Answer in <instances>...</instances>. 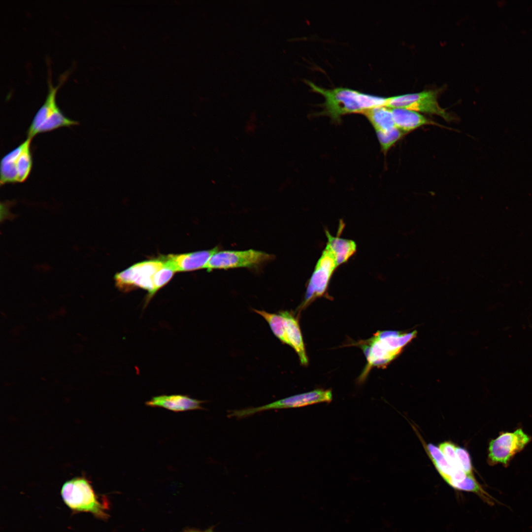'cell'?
Instances as JSON below:
<instances>
[{
  "mask_svg": "<svg viewBox=\"0 0 532 532\" xmlns=\"http://www.w3.org/2000/svg\"><path fill=\"white\" fill-rule=\"evenodd\" d=\"M219 251L218 247L210 250H201L180 254H169L161 256L165 266L173 271L183 272L205 268L211 257Z\"/></svg>",
  "mask_w": 532,
  "mask_h": 532,
  "instance_id": "cell-12",
  "label": "cell"
},
{
  "mask_svg": "<svg viewBox=\"0 0 532 532\" xmlns=\"http://www.w3.org/2000/svg\"><path fill=\"white\" fill-rule=\"evenodd\" d=\"M328 242L326 246L333 253L337 266L346 262L356 252V244L351 240L332 235L326 231Z\"/></svg>",
  "mask_w": 532,
  "mask_h": 532,
  "instance_id": "cell-16",
  "label": "cell"
},
{
  "mask_svg": "<svg viewBox=\"0 0 532 532\" xmlns=\"http://www.w3.org/2000/svg\"><path fill=\"white\" fill-rule=\"evenodd\" d=\"M426 449L437 471L447 483L453 475L454 468L449 464L438 447L430 443L427 445Z\"/></svg>",
  "mask_w": 532,
  "mask_h": 532,
  "instance_id": "cell-18",
  "label": "cell"
},
{
  "mask_svg": "<svg viewBox=\"0 0 532 532\" xmlns=\"http://www.w3.org/2000/svg\"><path fill=\"white\" fill-rule=\"evenodd\" d=\"M438 448L452 467L454 468H461L457 459L455 444L450 441H445L441 443Z\"/></svg>",
  "mask_w": 532,
  "mask_h": 532,
  "instance_id": "cell-22",
  "label": "cell"
},
{
  "mask_svg": "<svg viewBox=\"0 0 532 532\" xmlns=\"http://www.w3.org/2000/svg\"><path fill=\"white\" fill-rule=\"evenodd\" d=\"M365 115L376 132H387L395 128L391 108L386 106H378L364 111Z\"/></svg>",
  "mask_w": 532,
  "mask_h": 532,
  "instance_id": "cell-17",
  "label": "cell"
},
{
  "mask_svg": "<svg viewBox=\"0 0 532 532\" xmlns=\"http://www.w3.org/2000/svg\"><path fill=\"white\" fill-rule=\"evenodd\" d=\"M311 90L321 94L325 98L320 113L329 116L339 122L341 116L351 113H361L366 110L378 106H385L387 98L367 94L347 88L331 89L321 88L311 81L305 80Z\"/></svg>",
  "mask_w": 532,
  "mask_h": 532,
  "instance_id": "cell-1",
  "label": "cell"
},
{
  "mask_svg": "<svg viewBox=\"0 0 532 532\" xmlns=\"http://www.w3.org/2000/svg\"><path fill=\"white\" fill-rule=\"evenodd\" d=\"M61 493L64 501L70 509L89 512L101 518L106 517L103 505L85 479L77 477L66 482Z\"/></svg>",
  "mask_w": 532,
  "mask_h": 532,
  "instance_id": "cell-5",
  "label": "cell"
},
{
  "mask_svg": "<svg viewBox=\"0 0 532 532\" xmlns=\"http://www.w3.org/2000/svg\"><path fill=\"white\" fill-rule=\"evenodd\" d=\"M188 532H212L208 530V531H205V532H200V531H189Z\"/></svg>",
  "mask_w": 532,
  "mask_h": 532,
  "instance_id": "cell-25",
  "label": "cell"
},
{
  "mask_svg": "<svg viewBox=\"0 0 532 532\" xmlns=\"http://www.w3.org/2000/svg\"><path fill=\"white\" fill-rule=\"evenodd\" d=\"M204 401L200 400L186 395H161L153 397L146 402V405L151 407H162L174 412L202 409L201 404Z\"/></svg>",
  "mask_w": 532,
  "mask_h": 532,
  "instance_id": "cell-13",
  "label": "cell"
},
{
  "mask_svg": "<svg viewBox=\"0 0 532 532\" xmlns=\"http://www.w3.org/2000/svg\"><path fill=\"white\" fill-rule=\"evenodd\" d=\"M253 310L267 322L274 335L281 342L290 345L286 335L284 319L281 314L270 313L264 310L257 309H253Z\"/></svg>",
  "mask_w": 532,
  "mask_h": 532,
  "instance_id": "cell-19",
  "label": "cell"
},
{
  "mask_svg": "<svg viewBox=\"0 0 532 532\" xmlns=\"http://www.w3.org/2000/svg\"><path fill=\"white\" fill-rule=\"evenodd\" d=\"M382 151L386 153L404 134L397 127L387 132H376Z\"/></svg>",
  "mask_w": 532,
  "mask_h": 532,
  "instance_id": "cell-20",
  "label": "cell"
},
{
  "mask_svg": "<svg viewBox=\"0 0 532 532\" xmlns=\"http://www.w3.org/2000/svg\"><path fill=\"white\" fill-rule=\"evenodd\" d=\"M416 334V331L409 333L396 331L377 332L367 344L363 346L367 364L362 377L366 376L373 366H386L401 352L402 348Z\"/></svg>",
  "mask_w": 532,
  "mask_h": 532,
  "instance_id": "cell-2",
  "label": "cell"
},
{
  "mask_svg": "<svg viewBox=\"0 0 532 532\" xmlns=\"http://www.w3.org/2000/svg\"><path fill=\"white\" fill-rule=\"evenodd\" d=\"M531 437L519 428L513 432H503L489 443L488 462L490 465L509 464L512 459L531 441Z\"/></svg>",
  "mask_w": 532,
  "mask_h": 532,
  "instance_id": "cell-8",
  "label": "cell"
},
{
  "mask_svg": "<svg viewBox=\"0 0 532 532\" xmlns=\"http://www.w3.org/2000/svg\"><path fill=\"white\" fill-rule=\"evenodd\" d=\"M284 319L287 338L292 346L297 353L300 363L303 365L308 363L301 333L297 320L287 311L279 312Z\"/></svg>",
  "mask_w": 532,
  "mask_h": 532,
  "instance_id": "cell-15",
  "label": "cell"
},
{
  "mask_svg": "<svg viewBox=\"0 0 532 532\" xmlns=\"http://www.w3.org/2000/svg\"><path fill=\"white\" fill-rule=\"evenodd\" d=\"M332 399V395L331 390H314L290 396L259 407L231 410L229 412V416L241 419L266 410L298 408L318 403L330 402Z\"/></svg>",
  "mask_w": 532,
  "mask_h": 532,
  "instance_id": "cell-7",
  "label": "cell"
},
{
  "mask_svg": "<svg viewBox=\"0 0 532 532\" xmlns=\"http://www.w3.org/2000/svg\"><path fill=\"white\" fill-rule=\"evenodd\" d=\"M175 272L165 266L159 269L154 277V286L155 294L161 288L166 284L172 278Z\"/></svg>",
  "mask_w": 532,
  "mask_h": 532,
  "instance_id": "cell-23",
  "label": "cell"
},
{
  "mask_svg": "<svg viewBox=\"0 0 532 532\" xmlns=\"http://www.w3.org/2000/svg\"><path fill=\"white\" fill-rule=\"evenodd\" d=\"M48 68V92L45 100L38 109L27 133V137L32 139L38 134L51 132L62 127L78 125L77 121L66 117L57 104L56 96L58 89L66 79L67 74L62 75L60 83L54 87L51 71Z\"/></svg>",
  "mask_w": 532,
  "mask_h": 532,
  "instance_id": "cell-3",
  "label": "cell"
},
{
  "mask_svg": "<svg viewBox=\"0 0 532 532\" xmlns=\"http://www.w3.org/2000/svg\"><path fill=\"white\" fill-rule=\"evenodd\" d=\"M385 106L390 108H404L435 114L447 121L452 119L449 114L439 105L437 101V93L433 91L387 98Z\"/></svg>",
  "mask_w": 532,
  "mask_h": 532,
  "instance_id": "cell-10",
  "label": "cell"
},
{
  "mask_svg": "<svg viewBox=\"0 0 532 532\" xmlns=\"http://www.w3.org/2000/svg\"><path fill=\"white\" fill-rule=\"evenodd\" d=\"M12 202L6 201L1 202L0 204V222H2L6 220H13L16 215L13 214L9 211L10 207Z\"/></svg>",
  "mask_w": 532,
  "mask_h": 532,
  "instance_id": "cell-24",
  "label": "cell"
},
{
  "mask_svg": "<svg viewBox=\"0 0 532 532\" xmlns=\"http://www.w3.org/2000/svg\"><path fill=\"white\" fill-rule=\"evenodd\" d=\"M455 452L458 462L464 472L468 476H474L471 459L467 451L456 446Z\"/></svg>",
  "mask_w": 532,
  "mask_h": 532,
  "instance_id": "cell-21",
  "label": "cell"
},
{
  "mask_svg": "<svg viewBox=\"0 0 532 532\" xmlns=\"http://www.w3.org/2000/svg\"><path fill=\"white\" fill-rule=\"evenodd\" d=\"M337 266L335 258L328 247H326L319 258L308 282L302 307L312 299L322 296L327 290L331 276Z\"/></svg>",
  "mask_w": 532,
  "mask_h": 532,
  "instance_id": "cell-11",
  "label": "cell"
},
{
  "mask_svg": "<svg viewBox=\"0 0 532 532\" xmlns=\"http://www.w3.org/2000/svg\"><path fill=\"white\" fill-rule=\"evenodd\" d=\"M274 258L272 254L254 249L218 251L212 255L205 268L210 271L216 269L251 267L271 261Z\"/></svg>",
  "mask_w": 532,
  "mask_h": 532,
  "instance_id": "cell-9",
  "label": "cell"
},
{
  "mask_svg": "<svg viewBox=\"0 0 532 532\" xmlns=\"http://www.w3.org/2000/svg\"><path fill=\"white\" fill-rule=\"evenodd\" d=\"M391 110L396 127L404 133L425 125H437L415 111L400 108Z\"/></svg>",
  "mask_w": 532,
  "mask_h": 532,
  "instance_id": "cell-14",
  "label": "cell"
},
{
  "mask_svg": "<svg viewBox=\"0 0 532 532\" xmlns=\"http://www.w3.org/2000/svg\"><path fill=\"white\" fill-rule=\"evenodd\" d=\"M164 266V262L160 259L136 264L115 275L114 279L116 285L123 292L130 291L135 288L147 291L146 299V303L147 304L155 294L154 275Z\"/></svg>",
  "mask_w": 532,
  "mask_h": 532,
  "instance_id": "cell-4",
  "label": "cell"
},
{
  "mask_svg": "<svg viewBox=\"0 0 532 532\" xmlns=\"http://www.w3.org/2000/svg\"><path fill=\"white\" fill-rule=\"evenodd\" d=\"M31 138L26 139L1 159L0 166L1 185L22 183L29 176L33 166Z\"/></svg>",
  "mask_w": 532,
  "mask_h": 532,
  "instance_id": "cell-6",
  "label": "cell"
}]
</instances>
